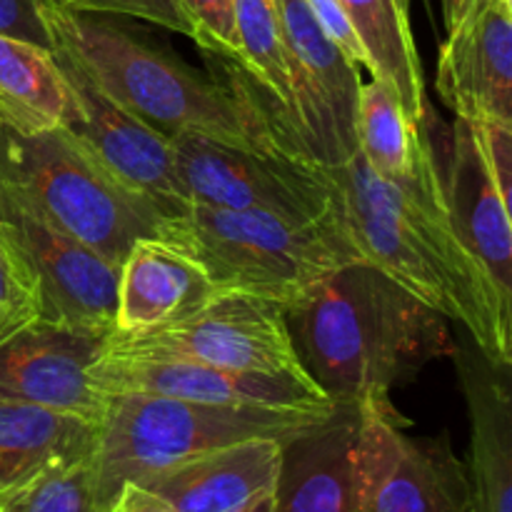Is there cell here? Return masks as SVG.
Returning <instances> with one entry per match:
<instances>
[{"instance_id":"obj_4","label":"cell","mask_w":512,"mask_h":512,"mask_svg":"<svg viewBox=\"0 0 512 512\" xmlns=\"http://www.w3.org/2000/svg\"><path fill=\"white\" fill-rule=\"evenodd\" d=\"M155 238L188 253L218 293L273 300L283 308L333 270L360 260L335 213V195L333 213L318 223L190 203L165 218Z\"/></svg>"},{"instance_id":"obj_21","label":"cell","mask_w":512,"mask_h":512,"mask_svg":"<svg viewBox=\"0 0 512 512\" xmlns=\"http://www.w3.org/2000/svg\"><path fill=\"white\" fill-rule=\"evenodd\" d=\"M100 423L28 403H0V488L15 490L45 468L95 455Z\"/></svg>"},{"instance_id":"obj_19","label":"cell","mask_w":512,"mask_h":512,"mask_svg":"<svg viewBox=\"0 0 512 512\" xmlns=\"http://www.w3.org/2000/svg\"><path fill=\"white\" fill-rule=\"evenodd\" d=\"M453 145L445 185V203L455 230L470 253L483 263L500 293L512 300V225L510 203L500 193L480 148L475 125L453 123Z\"/></svg>"},{"instance_id":"obj_13","label":"cell","mask_w":512,"mask_h":512,"mask_svg":"<svg viewBox=\"0 0 512 512\" xmlns=\"http://www.w3.org/2000/svg\"><path fill=\"white\" fill-rule=\"evenodd\" d=\"M93 385L110 398L120 393L160 395L218 405L320 410L333 405L308 378L300 375L240 373L183 358L128 355L103 348L95 360Z\"/></svg>"},{"instance_id":"obj_33","label":"cell","mask_w":512,"mask_h":512,"mask_svg":"<svg viewBox=\"0 0 512 512\" xmlns=\"http://www.w3.org/2000/svg\"><path fill=\"white\" fill-rule=\"evenodd\" d=\"M440 3H443V20H445V30H453L455 25L460 23V20L465 18V15H468V10H470V3H473V0H440Z\"/></svg>"},{"instance_id":"obj_23","label":"cell","mask_w":512,"mask_h":512,"mask_svg":"<svg viewBox=\"0 0 512 512\" xmlns=\"http://www.w3.org/2000/svg\"><path fill=\"white\" fill-rule=\"evenodd\" d=\"M340 5L363 43L373 78L385 80L398 93L405 113L420 123L428 100L408 10L398 0H340Z\"/></svg>"},{"instance_id":"obj_16","label":"cell","mask_w":512,"mask_h":512,"mask_svg":"<svg viewBox=\"0 0 512 512\" xmlns=\"http://www.w3.org/2000/svg\"><path fill=\"white\" fill-rule=\"evenodd\" d=\"M470 423V512H512V365L463 335L450 350Z\"/></svg>"},{"instance_id":"obj_3","label":"cell","mask_w":512,"mask_h":512,"mask_svg":"<svg viewBox=\"0 0 512 512\" xmlns=\"http://www.w3.org/2000/svg\"><path fill=\"white\" fill-rule=\"evenodd\" d=\"M50 38L63 43L108 98L165 138L198 135L255 153H278L263 120L225 83L195 73L175 55L128 30L43 3Z\"/></svg>"},{"instance_id":"obj_31","label":"cell","mask_w":512,"mask_h":512,"mask_svg":"<svg viewBox=\"0 0 512 512\" xmlns=\"http://www.w3.org/2000/svg\"><path fill=\"white\" fill-rule=\"evenodd\" d=\"M470 123V120H468ZM478 133L480 148L490 165L495 183H498L503 198L510 203L512 190V125L505 123H473Z\"/></svg>"},{"instance_id":"obj_12","label":"cell","mask_w":512,"mask_h":512,"mask_svg":"<svg viewBox=\"0 0 512 512\" xmlns=\"http://www.w3.org/2000/svg\"><path fill=\"white\" fill-rule=\"evenodd\" d=\"M0 228L15 240L38 275L43 320L98 338L113 335L118 263L3 198Z\"/></svg>"},{"instance_id":"obj_38","label":"cell","mask_w":512,"mask_h":512,"mask_svg":"<svg viewBox=\"0 0 512 512\" xmlns=\"http://www.w3.org/2000/svg\"><path fill=\"white\" fill-rule=\"evenodd\" d=\"M478 3H485V0H473V3H470V8H473V5H478Z\"/></svg>"},{"instance_id":"obj_30","label":"cell","mask_w":512,"mask_h":512,"mask_svg":"<svg viewBox=\"0 0 512 512\" xmlns=\"http://www.w3.org/2000/svg\"><path fill=\"white\" fill-rule=\"evenodd\" d=\"M305 3H308L310 13L315 15V20H318V25L323 28V33L338 45L340 53L348 60H353L358 68L368 70V55H365L363 43H360V38L355 35L353 23H350L348 15H345L340 0H305Z\"/></svg>"},{"instance_id":"obj_18","label":"cell","mask_w":512,"mask_h":512,"mask_svg":"<svg viewBox=\"0 0 512 512\" xmlns=\"http://www.w3.org/2000/svg\"><path fill=\"white\" fill-rule=\"evenodd\" d=\"M215 295V285L188 253L160 238H138L120 263L113 335L178 323Z\"/></svg>"},{"instance_id":"obj_10","label":"cell","mask_w":512,"mask_h":512,"mask_svg":"<svg viewBox=\"0 0 512 512\" xmlns=\"http://www.w3.org/2000/svg\"><path fill=\"white\" fill-rule=\"evenodd\" d=\"M278 10L293 85L290 155L333 168L358 153L360 68L323 33L305 0H278Z\"/></svg>"},{"instance_id":"obj_36","label":"cell","mask_w":512,"mask_h":512,"mask_svg":"<svg viewBox=\"0 0 512 512\" xmlns=\"http://www.w3.org/2000/svg\"><path fill=\"white\" fill-rule=\"evenodd\" d=\"M398 3H400V5H403V8H405V10H410V0H398Z\"/></svg>"},{"instance_id":"obj_28","label":"cell","mask_w":512,"mask_h":512,"mask_svg":"<svg viewBox=\"0 0 512 512\" xmlns=\"http://www.w3.org/2000/svg\"><path fill=\"white\" fill-rule=\"evenodd\" d=\"M60 8L88 15H128L190 38V25L178 0H65Z\"/></svg>"},{"instance_id":"obj_34","label":"cell","mask_w":512,"mask_h":512,"mask_svg":"<svg viewBox=\"0 0 512 512\" xmlns=\"http://www.w3.org/2000/svg\"><path fill=\"white\" fill-rule=\"evenodd\" d=\"M235 512H275V500H273V493L263 495V498L253 500V503H248L245 508L235 510Z\"/></svg>"},{"instance_id":"obj_2","label":"cell","mask_w":512,"mask_h":512,"mask_svg":"<svg viewBox=\"0 0 512 512\" xmlns=\"http://www.w3.org/2000/svg\"><path fill=\"white\" fill-rule=\"evenodd\" d=\"M285 320L300 368L328 400L390 398L453 350L448 318L365 260L315 283Z\"/></svg>"},{"instance_id":"obj_20","label":"cell","mask_w":512,"mask_h":512,"mask_svg":"<svg viewBox=\"0 0 512 512\" xmlns=\"http://www.w3.org/2000/svg\"><path fill=\"white\" fill-rule=\"evenodd\" d=\"M365 512H470V480L448 438L400 435Z\"/></svg>"},{"instance_id":"obj_14","label":"cell","mask_w":512,"mask_h":512,"mask_svg":"<svg viewBox=\"0 0 512 512\" xmlns=\"http://www.w3.org/2000/svg\"><path fill=\"white\" fill-rule=\"evenodd\" d=\"M108 338L38 320L0 345V403L40 405L103 423L108 398L93 385Z\"/></svg>"},{"instance_id":"obj_6","label":"cell","mask_w":512,"mask_h":512,"mask_svg":"<svg viewBox=\"0 0 512 512\" xmlns=\"http://www.w3.org/2000/svg\"><path fill=\"white\" fill-rule=\"evenodd\" d=\"M330 408H255L140 393L110 395L93 455L95 500L105 512L123 483H138L208 450L255 438L283 443L325 418Z\"/></svg>"},{"instance_id":"obj_15","label":"cell","mask_w":512,"mask_h":512,"mask_svg":"<svg viewBox=\"0 0 512 512\" xmlns=\"http://www.w3.org/2000/svg\"><path fill=\"white\" fill-rule=\"evenodd\" d=\"M438 93L455 118L512 125V0L473 5L450 30Z\"/></svg>"},{"instance_id":"obj_9","label":"cell","mask_w":512,"mask_h":512,"mask_svg":"<svg viewBox=\"0 0 512 512\" xmlns=\"http://www.w3.org/2000/svg\"><path fill=\"white\" fill-rule=\"evenodd\" d=\"M105 348L128 355L183 358L240 373L308 378L295 355L283 305L238 293H218L198 313L163 328L110 335Z\"/></svg>"},{"instance_id":"obj_25","label":"cell","mask_w":512,"mask_h":512,"mask_svg":"<svg viewBox=\"0 0 512 512\" xmlns=\"http://www.w3.org/2000/svg\"><path fill=\"white\" fill-rule=\"evenodd\" d=\"M0 512H103L95 500L93 455L45 468L10 490Z\"/></svg>"},{"instance_id":"obj_26","label":"cell","mask_w":512,"mask_h":512,"mask_svg":"<svg viewBox=\"0 0 512 512\" xmlns=\"http://www.w3.org/2000/svg\"><path fill=\"white\" fill-rule=\"evenodd\" d=\"M43 320V290L33 265L0 228V345Z\"/></svg>"},{"instance_id":"obj_8","label":"cell","mask_w":512,"mask_h":512,"mask_svg":"<svg viewBox=\"0 0 512 512\" xmlns=\"http://www.w3.org/2000/svg\"><path fill=\"white\" fill-rule=\"evenodd\" d=\"M170 145L175 173L193 205L260 210L298 223H318L333 213V180L323 165L198 135H178Z\"/></svg>"},{"instance_id":"obj_5","label":"cell","mask_w":512,"mask_h":512,"mask_svg":"<svg viewBox=\"0 0 512 512\" xmlns=\"http://www.w3.org/2000/svg\"><path fill=\"white\" fill-rule=\"evenodd\" d=\"M0 198L118 265L135 240L155 238L165 220L65 128L18 133L0 125Z\"/></svg>"},{"instance_id":"obj_11","label":"cell","mask_w":512,"mask_h":512,"mask_svg":"<svg viewBox=\"0 0 512 512\" xmlns=\"http://www.w3.org/2000/svg\"><path fill=\"white\" fill-rule=\"evenodd\" d=\"M50 53L63 68L73 93V115L63 128L115 180L155 205L163 218L188 210L190 200L175 173L170 138L108 98L63 43L53 40Z\"/></svg>"},{"instance_id":"obj_32","label":"cell","mask_w":512,"mask_h":512,"mask_svg":"<svg viewBox=\"0 0 512 512\" xmlns=\"http://www.w3.org/2000/svg\"><path fill=\"white\" fill-rule=\"evenodd\" d=\"M105 512H175L165 503L163 498H158L155 493H150L148 488L138 483H123L115 493V498L110 500L108 510Z\"/></svg>"},{"instance_id":"obj_37","label":"cell","mask_w":512,"mask_h":512,"mask_svg":"<svg viewBox=\"0 0 512 512\" xmlns=\"http://www.w3.org/2000/svg\"><path fill=\"white\" fill-rule=\"evenodd\" d=\"M48 3H55V5H63L65 0H48Z\"/></svg>"},{"instance_id":"obj_29","label":"cell","mask_w":512,"mask_h":512,"mask_svg":"<svg viewBox=\"0 0 512 512\" xmlns=\"http://www.w3.org/2000/svg\"><path fill=\"white\" fill-rule=\"evenodd\" d=\"M43 3L45 0H0V35L28 40L50 50L53 40L45 23Z\"/></svg>"},{"instance_id":"obj_17","label":"cell","mask_w":512,"mask_h":512,"mask_svg":"<svg viewBox=\"0 0 512 512\" xmlns=\"http://www.w3.org/2000/svg\"><path fill=\"white\" fill-rule=\"evenodd\" d=\"M278 470L280 440L255 438L170 465L138 485L175 512H235L273 493Z\"/></svg>"},{"instance_id":"obj_35","label":"cell","mask_w":512,"mask_h":512,"mask_svg":"<svg viewBox=\"0 0 512 512\" xmlns=\"http://www.w3.org/2000/svg\"><path fill=\"white\" fill-rule=\"evenodd\" d=\"M5 498H8V490H3V488H0V505L5 503Z\"/></svg>"},{"instance_id":"obj_1","label":"cell","mask_w":512,"mask_h":512,"mask_svg":"<svg viewBox=\"0 0 512 512\" xmlns=\"http://www.w3.org/2000/svg\"><path fill=\"white\" fill-rule=\"evenodd\" d=\"M328 175L335 213L360 260L458 323L495 363L512 365V300L455 230L433 135L423 130L398 180L378 178L358 153Z\"/></svg>"},{"instance_id":"obj_7","label":"cell","mask_w":512,"mask_h":512,"mask_svg":"<svg viewBox=\"0 0 512 512\" xmlns=\"http://www.w3.org/2000/svg\"><path fill=\"white\" fill-rule=\"evenodd\" d=\"M405 425L390 398L333 400L325 418L280 443L275 512L368 510Z\"/></svg>"},{"instance_id":"obj_24","label":"cell","mask_w":512,"mask_h":512,"mask_svg":"<svg viewBox=\"0 0 512 512\" xmlns=\"http://www.w3.org/2000/svg\"><path fill=\"white\" fill-rule=\"evenodd\" d=\"M423 138V120L415 123L405 113L398 93L385 80L373 78L360 88L358 100V155L378 178L398 180L410 170Z\"/></svg>"},{"instance_id":"obj_22","label":"cell","mask_w":512,"mask_h":512,"mask_svg":"<svg viewBox=\"0 0 512 512\" xmlns=\"http://www.w3.org/2000/svg\"><path fill=\"white\" fill-rule=\"evenodd\" d=\"M73 93L48 48L0 35V125L18 133L63 128Z\"/></svg>"},{"instance_id":"obj_27","label":"cell","mask_w":512,"mask_h":512,"mask_svg":"<svg viewBox=\"0 0 512 512\" xmlns=\"http://www.w3.org/2000/svg\"><path fill=\"white\" fill-rule=\"evenodd\" d=\"M190 25V38L208 55L220 60H238L233 0H178Z\"/></svg>"}]
</instances>
